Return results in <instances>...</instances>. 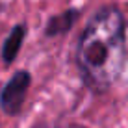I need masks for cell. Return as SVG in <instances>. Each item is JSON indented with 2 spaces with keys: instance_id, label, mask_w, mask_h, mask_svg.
Listing matches in <instances>:
<instances>
[{
  "instance_id": "6da1fadb",
  "label": "cell",
  "mask_w": 128,
  "mask_h": 128,
  "mask_svg": "<svg viewBox=\"0 0 128 128\" xmlns=\"http://www.w3.org/2000/svg\"><path fill=\"white\" fill-rule=\"evenodd\" d=\"M124 61V19L115 8H104L89 20L78 45L82 76L93 89L104 91L121 76Z\"/></svg>"
},
{
  "instance_id": "7a4b0ae2",
  "label": "cell",
  "mask_w": 128,
  "mask_h": 128,
  "mask_svg": "<svg viewBox=\"0 0 128 128\" xmlns=\"http://www.w3.org/2000/svg\"><path fill=\"white\" fill-rule=\"evenodd\" d=\"M28 86H30V74L26 70H19L6 84V87L2 89V95H0V106L8 115H15L20 112L26 98Z\"/></svg>"
},
{
  "instance_id": "3957f363",
  "label": "cell",
  "mask_w": 128,
  "mask_h": 128,
  "mask_svg": "<svg viewBox=\"0 0 128 128\" xmlns=\"http://www.w3.org/2000/svg\"><path fill=\"white\" fill-rule=\"evenodd\" d=\"M24 34H26L24 26L19 24V26H15V28L11 30L10 35H8L6 43H4V46H2V58H4V61H6V63H11V61L15 60L17 52H19L20 45H22Z\"/></svg>"
}]
</instances>
